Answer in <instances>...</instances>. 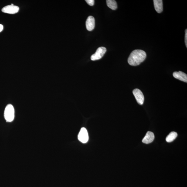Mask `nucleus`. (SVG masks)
I'll return each mask as SVG.
<instances>
[{"label": "nucleus", "mask_w": 187, "mask_h": 187, "mask_svg": "<svg viewBox=\"0 0 187 187\" xmlns=\"http://www.w3.org/2000/svg\"><path fill=\"white\" fill-rule=\"evenodd\" d=\"M155 9L158 13H160L163 11V2L162 0H153Z\"/></svg>", "instance_id": "nucleus-10"}, {"label": "nucleus", "mask_w": 187, "mask_h": 187, "mask_svg": "<svg viewBox=\"0 0 187 187\" xmlns=\"http://www.w3.org/2000/svg\"><path fill=\"white\" fill-rule=\"evenodd\" d=\"M174 77L185 82H187V75L186 74L181 71L174 72L173 73Z\"/></svg>", "instance_id": "nucleus-8"}, {"label": "nucleus", "mask_w": 187, "mask_h": 187, "mask_svg": "<svg viewBox=\"0 0 187 187\" xmlns=\"http://www.w3.org/2000/svg\"><path fill=\"white\" fill-rule=\"evenodd\" d=\"M78 139L79 141L83 143L88 142L89 139L88 133L85 128H82L78 135Z\"/></svg>", "instance_id": "nucleus-4"}, {"label": "nucleus", "mask_w": 187, "mask_h": 187, "mask_svg": "<svg viewBox=\"0 0 187 187\" xmlns=\"http://www.w3.org/2000/svg\"><path fill=\"white\" fill-rule=\"evenodd\" d=\"M85 1L89 5L91 6H93L94 5L95 1L94 0H86Z\"/></svg>", "instance_id": "nucleus-13"}, {"label": "nucleus", "mask_w": 187, "mask_h": 187, "mask_svg": "<svg viewBox=\"0 0 187 187\" xmlns=\"http://www.w3.org/2000/svg\"><path fill=\"white\" fill-rule=\"evenodd\" d=\"M155 138V135L151 131H148L146 134L145 136L142 140V142L143 143L146 144L152 142Z\"/></svg>", "instance_id": "nucleus-9"}, {"label": "nucleus", "mask_w": 187, "mask_h": 187, "mask_svg": "<svg viewBox=\"0 0 187 187\" xmlns=\"http://www.w3.org/2000/svg\"><path fill=\"white\" fill-rule=\"evenodd\" d=\"M106 51V48L104 47H100L98 48L96 52L91 56V60L95 61L100 59L103 57Z\"/></svg>", "instance_id": "nucleus-3"}, {"label": "nucleus", "mask_w": 187, "mask_h": 187, "mask_svg": "<svg viewBox=\"0 0 187 187\" xmlns=\"http://www.w3.org/2000/svg\"><path fill=\"white\" fill-rule=\"evenodd\" d=\"M3 29V26L2 24H0V32L2 31V30Z\"/></svg>", "instance_id": "nucleus-15"}, {"label": "nucleus", "mask_w": 187, "mask_h": 187, "mask_svg": "<svg viewBox=\"0 0 187 187\" xmlns=\"http://www.w3.org/2000/svg\"><path fill=\"white\" fill-rule=\"evenodd\" d=\"M185 42L186 45V47H187V30L186 29L185 31Z\"/></svg>", "instance_id": "nucleus-14"}, {"label": "nucleus", "mask_w": 187, "mask_h": 187, "mask_svg": "<svg viewBox=\"0 0 187 187\" xmlns=\"http://www.w3.org/2000/svg\"><path fill=\"white\" fill-rule=\"evenodd\" d=\"M19 8L16 6L8 5L5 6L2 9V11L4 13L9 14H15L19 11Z\"/></svg>", "instance_id": "nucleus-6"}, {"label": "nucleus", "mask_w": 187, "mask_h": 187, "mask_svg": "<svg viewBox=\"0 0 187 187\" xmlns=\"http://www.w3.org/2000/svg\"><path fill=\"white\" fill-rule=\"evenodd\" d=\"M106 4L107 6L112 10H116L117 8V4L114 0H107Z\"/></svg>", "instance_id": "nucleus-12"}, {"label": "nucleus", "mask_w": 187, "mask_h": 187, "mask_svg": "<svg viewBox=\"0 0 187 187\" xmlns=\"http://www.w3.org/2000/svg\"><path fill=\"white\" fill-rule=\"evenodd\" d=\"M86 27L89 31H92L94 28L95 20L94 18L92 16H89L87 19L86 23Z\"/></svg>", "instance_id": "nucleus-7"}, {"label": "nucleus", "mask_w": 187, "mask_h": 187, "mask_svg": "<svg viewBox=\"0 0 187 187\" xmlns=\"http://www.w3.org/2000/svg\"><path fill=\"white\" fill-rule=\"evenodd\" d=\"M146 56V53L144 51L135 50L131 53L128 58V63L131 66L139 65L145 60Z\"/></svg>", "instance_id": "nucleus-1"}, {"label": "nucleus", "mask_w": 187, "mask_h": 187, "mask_svg": "<svg viewBox=\"0 0 187 187\" xmlns=\"http://www.w3.org/2000/svg\"><path fill=\"white\" fill-rule=\"evenodd\" d=\"M178 136L177 133L175 132H171L166 138V141L168 142H171L173 141Z\"/></svg>", "instance_id": "nucleus-11"}, {"label": "nucleus", "mask_w": 187, "mask_h": 187, "mask_svg": "<svg viewBox=\"0 0 187 187\" xmlns=\"http://www.w3.org/2000/svg\"><path fill=\"white\" fill-rule=\"evenodd\" d=\"M4 117L7 122H11L13 121L15 117V110L12 104H9L6 107L4 111Z\"/></svg>", "instance_id": "nucleus-2"}, {"label": "nucleus", "mask_w": 187, "mask_h": 187, "mask_svg": "<svg viewBox=\"0 0 187 187\" xmlns=\"http://www.w3.org/2000/svg\"><path fill=\"white\" fill-rule=\"evenodd\" d=\"M133 93L138 103L140 105H142L144 103V96L142 92L139 89H135L133 90Z\"/></svg>", "instance_id": "nucleus-5"}]
</instances>
